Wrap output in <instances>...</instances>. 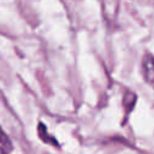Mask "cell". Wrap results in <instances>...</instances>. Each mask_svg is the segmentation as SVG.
I'll return each mask as SVG.
<instances>
[{
  "label": "cell",
  "mask_w": 154,
  "mask_h": 154,
  "mask_svg": "<svg viewBox=\"0 0 154 154\" xmlns=\"http://www.w3.org/2000/svg\"><path fill=\"white\" fill-rule=\"evenodd\" d=\"M142 73L144 81L154 88V55L150 53H146L142 58Z\"/></svg>",
  "instance_id": "cell-1"
},
{
  "label": "cell",
  "mask_w": 154,
  "mask_h": 154,
  "mask_svg": "<svg viewBox=\"0 0 154 154\" xmlns=\"http://www.w3.org/2000/svg\"><path fill=\"white\" fill-rule=\"evenodd\" d=\"M37 134H38L40 138H41L43 142H46V143H48V144H52V146H55V147L59 146L58 141H57L53 136H51V135L48 134L47 128H46V125H45L43 123H38V126H37Z\"/></svg>",
  "instance_id": "cell-2"
},
{
  "label": "cell",
  "mask_w": 154,
  "mask_h": 154,
  "mask_svg": "<svg viewBox=\"0 0 154 154\" xmlns=\"http://www.w3.org/2000/svg\"><path fill=\"white\" fill-rule=\"evenodd\" d=\"M0 147L5 150V153L12 150V143H11V140L8 138V136H7L6 132L2 130L1 126H0Z\"/></svg>",
  "instance_id": "cell-3"
}]
</instances>
